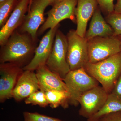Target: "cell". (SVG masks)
<instances>
[{
  "label": "cell",
  "mask_w": 121,
  "mask_h": 121,
  "mask_svg": "<svg viewBox=\"0 0 121 121\" xmlns=\"http://www.w3.org/2000/svg\"><path fill=\"white\" fill-rule=\"evenodd\" d=\"M83 68L107 93L112 92L121 74V54L119 53L95 63L88 62Z\"/></svg>",
  "instance_id": "2"
},
{
  "label": "cell",
  "mask_w": 121,
  "mask_h": 121,
  "mask_svg": "<svg viewBox=\"0 0 121 121\" xmlns=\"http://www.w3.org/2000/svg\"><path fill=\"white\" fill-rule=\"evenodd\" d=\"M111 93L121 99V74Z\"/></svg>",
  "instance_id": "25"
},
{
  "label": "cell",
  "mask_w": 121,
  "mask_h": 121,
  "mask_svg": "<svg viewBox=\"0 0 121 121\" xmlns=\"http://www.w3.org/2000/svg\"><path fill=\"white\" fill-rule=\"evenodd\" d=\"M49 105L52 108L61 106L64 109L69 106L68 92L57 90H50L45 92Z\"/></svg>",
  "instance_id": "18"
},
{
  "label": "cell",
  "mask_w": 121,
  "mask_h": 121,
  "mask_svg": "<svg viewBox=\"0 0 121 121\" xmlns=\"http://www.w3.org/2000/svg\"><path fill=\"white\" fill-rule=\"evenodd\" d=\"M60 25L49 29L43 37L35 50V55L30 63L23 68L24 70L35 71L39 67L46 65Z\"/></svg>",
  "instance_id": "11"
},
{
  "label": "cell",
  "mask_w": 121,
  "mask_h": 121,
  "mask_svg": "<svg viewBox=\"0 0 121 121\" xmlns=\"http://www.w3.org/2000/svg\"><path fill=\"white\" fill-rule=\"evenodd\" d=\"M68 41L67 60L70 70L83 68L89 62L87 40L71 29L67 35Z\"/></svg>",
  "instance_id": "5"
},
{
  "label": "cell",
  "mask_w": 121,
  "mask_h": 121,
  "mask_svg": "<svg viewBox=\"0 0 121 121\" xmlns=\"http://www.w3.org/2000/svg\"><path fill=\"white\" fill-rule=\"evenodd\" d=\"M114 12L121 13V0H117V2L114 5Z\"/></svg>",
  "instance_id": "26"
},
{
  "label": "cell",
  "mask_w": 121,
  "mask_h": 121,
  "mask_svg": "<svg viewBox=\"0 0 121 121\" xmlns=\"http://www.w3.org/2000/svg\"><path fill=\"white\" fill-rule=\"evenodd\" d=\"M24 121H63L58 118L52 117L37 112H24Z\"/></svg>",
  "instance_id": "22"
},
{
  "label": "cell",
  "mask_w": 121,
  "mask_h": 121,
  "mask_svg": "<svg viewBox=\"0 0 121 121\" xmlns=\"http://www.w3.org/2000/svg\"><path fill=\"white\" fill-rule=\"evenodd\" d=\"M69 94V105L77 106L81 95L90 89L99 86V83L89 75L83 68L70 70L63 79Z\"/></svg>",
  "instance_id": "3"
},
{
  "label": "cell",
  "mask_w": 121,
  "mask_h": 121,
  "mask_svg": "<svg viewBox=\"0 0 121 121\" xmlns=\"http://www.w3.org/2000/svg\"><path fill=\"white\" fill-rule=\"evenodd\" d=\"M50 4L48 0H32L22 24L17 30L27 33L36 41L39 28L45 22L44 11Z\"/></svg>",
  "instance_id": "8"
},
{
  "label": "cell",
  "mask_w": 121,
  "mask_h": 121,
  "mask_svg": "<svg viewBox=\"0 0 121 121\" xmlns=\"http://www.w3.org/2000/svg\"><path fill=\"white\" fill-rule=\"evenodd\" d=\"M23 68L9 63L0 64V102H4L12 98V93Z\"/></svg>",
  "instance_id": "10"
},
{
  "label": "cell",
  "mask_w": 121,
  "mask_h": 121,
  "mask_svg": "<svg viewBox=\"0 0 121 121\" xmlns=\"http://www.w3.org/2000/svg\"><path fill=\"white\" fill-rule=\"evenodd\" d=\"M36 41L27 33L17 30L1 46L0 63H9L24 68L30 63L35 55Z\"/></svg>",
  "instance_id": "1"
},
{
  "label": "cell",
  "mask_w": 121,
  "mask_h": 121,
  "mask_svg": "<svg viewBox=\"0 0 121 121\" xmlns=\"http://www.w3.org/2000/svg\"><path fill=\"white\" fill-rule=\"evenodd\" d=\"M39 90L35 72L34 71L24 70L13 89L12 98L16 101H21Z\"/></svg>",
  "instance_id": "13"
},
{
  "label": "cell",
  "mask_w": 121,
  "mask_h": 121,
  "mask_svg": "<svg viewBox=\"0 0 121 121\" xmlns=\"http://www.w3.org/2000/svg\"><path fill=\"white\" fill-rule=\"evenodd\" d=\"M102 11L107 15L114 12V0H96Z\"/></svg>",
  "instance_id": "23"
},
{
  "label": "cell",
  "mask_w": 121,
  "mask_h": 121,
  "mask_svg": "<svg viewBox=\"0 0 121 121\" xmlns=\"http://www.w3.org/2000/svg\"><path fill=\"white\" fill-rule=\"evenodd\" d=\"M89 62L95 63L120 53L117 36L96 37L87 41Z\"/></svg>",
  "instance_id": "6"
},
{
  "label": "cell",
  "mask_w": 121,
  "mask_h": 121,
  "mask_svg": "<svg viewBox=\"0 0 121 121\" xmlns=\"http://www.w3.org/2000/svg\"><path fill=\"white\" fill-rule=\"evenodd\" d=\"M67 47L66 36L58 29L46 65L52 71L59 74L63 79L70 71L67 60Z\"/></svg>",
  "instance_id": "4"
},
{
  "label": "cell",
  "mask_w": 121,
  "mask_h": 121,
  "mask_svg": "<svg viewBox=\"0 0 121 121\" xmlns=\"http://www.w3.org/2000/svg\"><path fill=\"white\" fill-rule=\"evenodd\" d=\"M98 5L96 0H78L75 10L77 24L76 31L81 37H85L87 23L93 16Z\"/></svg>",
  "instance_id": "15"
},
{
  "label": "cell",
  "mask_w": 121,
  "mask_h": 121,
  "mask_svg": "<svg viewBox=\"0 0 121 121\" xmlns=\"http://www.w3.org/2000/svg\"><path fill=\"white\" fill-rule=\"evenodd\" d=\"M78 0H63L52 6L46 13L48 17L39 28L37 35H40L48 29L54 28L60 22L65 19H69L76 23L75 10Z\"/></svg>",
  "instance_id": "7"
},
{
  "label": "cell",
  "mask_w": 121,
  "mask_h": 121,
  "mask_svg": "<svg viewBox=\"0 0 121 121\" xmlns=\"http://www.w3.org/2000/svg\"><path fill=\"white\" fill-rule=\"evenodd\" d=\"M107 22L112 28L113 36L121 35V13L113 12L108 14L106 17Z\"/></svg>",
  "instance_id": "21"
},
{
  "label": "cell",
  "mask_w": 121,
  "mask_h": 121,
  "mask_svg": "<svg viewBox=\"0 0 121 121\" xmlns=\"http://www.w3.org/2000/svg\"><path fill=\"white\" fill-rule=\"evenodd\" d=\"M113 34L112 28L103 18L101 9L98 7L91 17L84 37L88 41L95 37H109L113 36Z\"/></svg>",
  "instance_id": "16"
},
{
  "label": "cell",
  "mask_w": 121,
  "mask_h": 121,
  "mask_svg": "<svg viewBox=\"0 0 121 121\" xmlns=\"http://www.w3.org/2000/svg\"><path fill=\"white\" fill-rule=\"evenodd\" d=\"M32 0H30V4H31V1H32Z\"/></svg>",
  "instance_id": "30"
},
{
  "label": "cell",
  "mask_w": 121,
  "mask_h": 121,
  "mask_svg": "<svg viewBox=\"0 0 121 121\" xmlns=\"http://www.w3.org/2000/svg\"><path fill=\"white\" fill-rule=\"evenodd\" d=\"M30 0H19L14 11L0 30V45H4L10 36L22 24L28 10Z\"/></svg>",
  "instance_id": "12"
},
{
  "label": "cell",
  "mask_w": 121,
  "mask_h": 121,
  "mask_svg": "<svg viewBox=\"0 0 121 121\" xmlns=\"http://www.w3.org/2000/svg\"><path fill=\"white\" fill-rule=\"evenodd\" d=\"M63 0H48L50 4V5H51L53 6L56 3L62 1Z\"/></svg>",
  "instance_id": "27"
},
{
  "label": "cell",
  "mask_w": 121,
  "mask_h": 121,
  "mask_svg": "<svg viewBox=\"0 0 121 121\" xmlns=\"http://www.w3.org/2000/svg\"><path fill=\"white\" fill-rule=\"evenodd\" d=\"M109 94L102 86H99L87 91L78 99L80 105L79 114L87 119L92 117L104 105Z\"/></svg>",
  "instance_id": "9"
},
{
  "label": "cell",
  "mask_w": 121,
  "mask_h": 121,
  "mask_svg": "<svg viewBox=\"0 0 121 121\" xmlns=\"http://www.w3.org/2000/svg\"><path fill=\"white\" fill-rule=\"evenodd\" d=\"M25 103L26 104L38 105L43 108L49 105L45 92L40 90L29 96L25 99Z\"/></svg>",
  "instance_id": "20"
},
{
  "label": "cell",
  "mask_w": 121,
  "mask_h": 121,
  "mask_svg": "<svg viewBox=\"0 0 121 121\" xmlns=\"http://www.w3.org/2000/svg\"><path fill=\"white\" fill-rule=\"evenodd\" d=\"M97 121H121V111L106 115Z\"/></svg>",
  "instance_id": "24"
},
{
  "label": "cell",
  "mask_w": 121,
  "mask_h": 121,
  "mask_svg": "<svg viewBox=\"0 0 121 121\" xmlns=\"http://www.w3.org/2000/svg\"><path fill=\"white\" fill-rule=\"evenodd\" d=\"M19 0H6L0 4V27L4 25L18 4Z\"/></svg>",
  "instance_id": "19"
},
{
  "label": "cell",
  "mask_w": 121,
  "mask_h": 121,
  "mask_svg": "<svg viewBox=\"0 0 121 121\" xmlns=\"http://www.w3.org/2000/svg\"><path fill=\"white\" fill-rule=\"evenodd\" d=\"M119 38V42H120V53L121 54V35L118 36H117Z\"/></svg>",
  "instance_id": "28"
},
{
  "label": "cell",
  "mask_w": 121,
  "mask_h": 121,
  "mask_svg": "<svg viewBox=\"0 0 121 121\" xmlns=\"http://www.w3.org/2000/svg\"><path fill=\"white\" fill-rule=\"evenodd\" d=\"M121 111V99L110 93L108 95L102 107L95 114L87 119V121H97L106 115Z\"/></svg>",
  "instance_id": "17"
},
{
  "label": "cell",
  "mask_w": 121,
  "mask_h": 121,
  "mask_svg": "<svg viewBox=\"0 0 121 121\" xmlns=\"http://www.w3.org/2000/svg\"><path fill=\"white\" fill-rule=\"evenodd\" d=\"M5 0H0V4L2 3V2H4Z\"/></svg>",
  "instance_id": "29"
},
{
  "label": "cell",
  "mask_w": 121,
  "mask_h": 121,
  "mask_svg": "<svg viewBox=\"0 0 121 121\" xmlns=\"http://www.w3.org/2000/svg\"><path fill=\"white\" fill-rule=\"evenodd\" d=\"M35 71L40 90L44 92L57 90L68 92L63 79L58 74L48 69L46 65L39 67Z\"/></svg>",
  "instance_id": "14"
}]
</instances>
